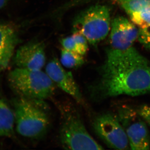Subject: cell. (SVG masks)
<instances>
[{
    "mask_svg": "<svg viewBox=\"0 0 150 150\" xmlns=\"http://www.w3.org/2000/svg\"><path fill=\"white\" fill-rule=\"evenodd\" d=\"M15 125L13 110L4 100L0 99V137L13 135Z\"/></svg>",
    "mask_w": 150,
    "mask_h": 150,
    "instance_id": "12",
    "label": "cell"
},
{
    "mask_svg": "<svg viewBox=\"0 0 150 150\" xmlns=\"http://www.w3.org/2000/svg\"><path fill=\"white\" fill-rule=\"evenodd\" d=\"M94 1L95 0H71L70 1V4L72 7L74 8Z\"/></svg>",
    "mask_w": 150,
    "mask_h": 150,
    "instance_id": "19",
    "label": "cell"
},
{
    "mask_svg": "<svg viewBox=\"0 0 150 150\" xmlns=\"http://www.w3.org/2000/svg\"><path fill=\"white\" fill-rule=\"evenodd\" d=\"M45 72L56 86L72 97L78 103L85 104L83 97L72 74L64 69L58 59L54 58L48 62Z\"/></svg>",
    "mask_w": 150,
    "mask_h": 150,
    "instance_id": "8",
    "label": "cell"
},
{
    "mask_svg": "<svg viewBox=\"0 0 150 150\" xmlns=\"http://www.w3.org/2000/svg\"><path fill=\"white\" fill-rule=\"evenodd\" d=\"M138 39L145 48L150 51V26L140 28Z\"/></svg>",
    "mask_w": 150,
    "mask_h": 150,
    "instance_id": "17",
    "label": "cell"
},
{
    "mask_svg": "<svg viewBox=\"0 0 150 150\" xmlns=\"http://www.w3.org/2000/svg\"><path fill=\"white\" fill-rule=\"evenodd\" d=\"M139 34V30L132 22L124 17H117L111 22L110 48L118 51L127 50L132 47Z\"/></svg>",
    "mask_w": 150,
    "mask_h": 150,
    "instance_id": "9",
    "label": "cell"
},
{
    "mask_svg": "<svg viewBox=\"0 0 150 150\" xmlns=\"http://www.w3.org/2000/svg\"><path fill=\"white\" fill-rule=\"evenodd\" d=\"M8 1L9 0H0V9L6 5Z\"/></svg>",
    "mask_w": 150,
    "mask_h": 150,
    "instance_id": "20",
    "label": "cell"
},
{
    "mask_svg": "<svg viewBox=\"0 0 150 150\" xmlns=\"http://www.w3.org/2000/svg\"><path fill=\"white\" fill-rule=\"evenodd\" d=\"M117 117L126 132L131 149H150L149 129L145 120L137 110L122 107L118 110Z\"/></svg>",
    "mask_w": 150,
    "mask_h": 150,
    "instance_id": "6",
    "label": "cell"
},
{
    "mask_svg": "<svg viewBox=\"0 0 150 150\" xmlns=\"http://www.w3.org/2000/svg\"><path fill=\"white\" fill-rule=\"evenodd\" d=\"M145 121L150 125V105H142L137 110Z\"/></svg>",
    "mask_w": 150,
    "mask_h": 150,
    "instance_id": "18",
    "label": "cell"
},
{
    "mask_svg": "<svg viewBox=\"0 0 150 150\" xmlns=\"http://www.w3.org/2000/svg\"><path fill=\"white\" fill-rule=\"evenodd\" d=\"M128 15L142 10L150 5V0H116Z\"/></svg>",
    "mask_w": 150,
    "mask_h": 150,
    "instance_id": "15",
    "label": "cell"
},
{
    "mask_svg": "<svg viewBox=\"0 0 150 150\" xmlns=\"http://www.w3.org/2000/svg\"><path fill=\"white\" fill-rule=\"evenodd\" d=\"M13 104L18 133L33 139L43 138L50 126L48 107L45 100L19 96L14 100Z\"/></svg>",
    "mask_w": 150,
    "mask_h": 150,
    "instance_id": "2",
    "label": "cell"
},
{
    "mask_svg": "<svg viewBox=\"0 0 150 150\" xmlns=\"http://www.w3.org/2000/svg\"><path fill=\"white\" fill-rule=\"evenodd\" d=\"M63 48L84 56L88 50V42L82 34L77 32L63 38L61 41Z\"/></svg>",
    "mask_w": 150,
    "mask_h": 150,
    "instance_id": "13",
    "label": "cell"
},
{
    "mask_svg": "<svg viewBox=\"0 0 150 150\" xmlns=\"http://www.w3.org/2000/svg\"><path fill=\"white\" fill-rule=\"evenodd\" d=\"M129 16L132 22L140 28L149 27L150 26V5Z\"/></svg>",
    "mask_w": 150,
    "mask_h": 150,
    "instance_id": "16",
    "label": "cell"
},
{
    "mask_svg": "<svg viewBox=\"0 0 150 150\" xmlns=\"http://www.w3.org/2000/svg\"><path fill=\"white\" fill-rule=\"evenodd\" d=\"M18 41L15 28L10 24L0 23V73L8 67Z\"/></svg>",
    "mask_w": 150,
    "mask_h": 150,
    "instance_id": "11",
    "label": "cell"
},
{
    "mask_svg": "<svg viewBox=\"0 0 150 150\" xmlns=\"http://www.w3.org/2000/svg\"><path fill=\"white\" fill-rule=\"evenodd\" d=\"M59 140L68 150H102L86 129L77 110L71 105L61 106Z\"/></svg>",
    "mask_w": 150,
    "mask_h": 150,
    "instance_id": "4",
    "label": "cell"
},
{
    "mask_svg": "<svg viewBox=\"0 0 150 150\" xmlns=\"http://www.w3.org/2000/svg\"><path fill=\"white\" fill-rule=\"evenodd\" d=\"M98 136L108 146L118 150L129 149V140L118 117L110 113L100 114L93 123Z\"/></svg>",
    "mask_w": 150,
    "mask_h": 150,
    "instance_id": "7",
    "label": "cell"
},
{
    "mask_svg": "<svg viewBox=\"0 0 150 150\" xmlns=\"http://www.w3.org/2000/svg\"><path fill=\"white\" fill-rule=\"evenodd\" d=\"M18 68L31 70H42L46 63L44 43L32 40L18 49L13 59Z\"/></svg>",
    "mask_w": 150,
    "mask_h": 150,
    "instance_id": "10",
    "label": "cell"
},
{
    "mask_svg": "<svg viewBox=\"0 0 150 150\" xmlns=\"http://www.w3.org/2000/svg\"><path fill=\"white\" fill-rule=\"evenodd\" d=\"M11 86L19 96L45 100L54 95L56 86L46 72L16 67L9 74Z\"/></svg>",
    "mask_w": 150,
    "mask_h": 150,
    "instance_id": "3",
    "label": "cell"
},
{
    "mask_svg": "<svg viewBox=\"0 0 150 150\" xmlns=\"http://www.w3.org/2000/svg\"><path fill=\"white\" fill-rule=\"evenodd\" d=\"M84 56L80 54L62 48L61 51V62L63 67L69 69H76L85 63Z\"/></svg>",
    "mask_w": 150,
    "mask_h": 150,
    "instance_id": "14",
    "label": "cell"
},
{
    "mask_svg": "<svg viewBox=\"0 0 150 150\" xmlns=\"http://www.w3.org/2000/svg\"><path fill=\"white\" fill-rule=\"evenodd\" d=\"M98 71L99 79L89 89L94 100L150 92V62L133 47L123 51L108 49Z\"/></svg>",
    "mask_w": 150,
    "mask_h": 150,
    "instance_id": "1",
    "label": "cell"
},
{
    "mask_svg": "<svg viewBox=\"0 0 150 150\" xmlns=\"http://www.w3.org/2000/svg\"><path fill=\"white\" fill-rule=\"evenodd\" d=\"M111 23L108 7L95 5L78 14L74 19L73 30L82 34L89 43L96 46L108 35Z\"/></svg>",
    "mask_w": 150,
    "mask_h": 150,
    "instance_id": "5",
    "label": "cell"
}]
</instances>
